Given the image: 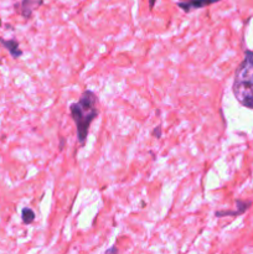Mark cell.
I'll return each mask as SVG.
<instances>
[{
    "label": "cell",
    "instance_id": "1",
    "mask_svg": "<svg viewBox=\"0 0 253 254\" xmlns=\"http://www.w3.org/2000/svg\"><path fill=\"white\" fill-rule=\"evenodd\" d=\"M71 117L77 128V138L81 145H84L88 136L89 127L92 122L98 117V98L92 91H84L77 103H72L69 107Z\"/></svg>",
    "mask_w": 253,
    "mask_h": 254
},
{
    "label": "cell",
    "instance_id": "2",
    "mask_svg": "<svg viewBox=\"0 0 253 254\" xmlns=\"http://www.w3.org/2000/svg\"><path fill=\"white\" fill-rule=\"evenodd\" d=\"M232 91L243 107L253 109V51L245 52V60L235 73Z\"/></svg>",
    "mask_w": 253,
    "mask_h": 254
},
{
    "label": "cell",
    "instance_id": "3",
    "mask_svg": "<svg viewBox=\"0 0 253 254\" xmlns=\"http://www.w3.org/2000/svg\"><path fill=\"white\" fill-rule=\"evenodd\" d=\"M217 1H221V0H184V1L178 2V6L180 7L183 11L190 12L196 9H202V7L211 4H215V2Z\"/></svg>",
    "mask_w": 253,
    "mask_h": 254
},
{
    "label": "cell",
    "instance_id": "4",
    "mask_svg": "<svg viewBox=\"0 0 253 254\" xmlns=\"http://www.w3.org/2000/svg\"><path fill=\"white\" fill-rule=\"evenodd\" d=\"M42 4H44V0H22L21 4L16 5V7H19L20 14L22 16L29 19L32 12H34V10L41 6Z\"/></svg>",
    "mask_w": 253,
    "mask_h": 254
},
{
    "label": "cell",
    "instance_id": "5",
    "mask_svg": "<svg viewBox=\"0 0 253 254\" xmlns=\"http://www.w3.org/2000/svg\"><path fill=\"white\" fill-rule=\"evenodd\" d=\"M237 203V210L236 211H217L215 213L216 217H226V216H240L242 213H245L248 208L252 206V201H241L237 200L236 201Z\"/></svg>",
    "mask_w": 253,
    "mask_h": 254
},
{
    "label": "cell",
    "instance_id": "6",
    "mask_svg": "<svg viewBox=\"0 0 253 254\" xmlns=\"http://www.w3.org/2000/svg\"><path fill=\"white\" fill-rule=\"evenodd\" d=\"M0 44H1L2 46H4L5 49L10 52V55H11L14 59H19V57L22 55V51L20 50V47H19V42H17L16 40H14V39L5 40V39H2V37H0Z\"/></svg>",
    "mask_w": 253,
    "mask_h": 254
},
{
    "label": "cell",
    "instance_id": "7",
    "mask_svg": "<svg viewBox=\"0 0 253 254\" xmlns=\"http://www.w3.org/2000/svg\"><path fill=\"white\" fill-rule=\"evenodd\" d=\"M21 220L25 225H30L35 221V212L29 207L22 208L21 211Z\"/></svg>",
    "mask_w": 253,
    "mask_h": 254
},
{
    "label": "cell",
    "instance_id": "8",
    "mask_svg": "<svg viewBox=\"0 0 253 254\" xmlns=\"http://www.w3.org/2000/svg\"><path fill=\"white\" fill-rule=\"evenodd\" d=\"M153 135L156 136V138H160V136H161V127L160 126H158L155 129H154Z\"/></svg>",
    "mask_w": 253,
    "mask_h": 254
},
{
    "label": "cell",
    "instance_id": "9",
    "mask_svg": "<svg viewBox=\"0 0 253 254\" xmlns=\"http://www.w3.org/2000/svg\"><path fill=\"white\" fill-rule=\"evenodd\" d=\"M112 252H118V248L113 247V248H111V250H107V253H112Z\"/></svg>",
    "mask_w": 253,
    "mask_h": 254
},
{
    "label": "cell",
    "instance_id": "10",
    "mask_svg": "<svg viewBox=\"0 0 253 254\" xmlns=\"http://www.w3.org/2000/svg\"><path fill=\"white\" fill-rule=\"evenodd\" d=\"M154 4H155V0H149V7H150V9H153Z\"/></svg>",
    "mask_w": 253,
    "mask_h": 254
}]
</instances>
